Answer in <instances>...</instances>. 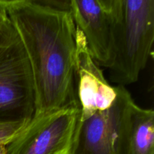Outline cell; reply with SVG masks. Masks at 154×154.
<instances>
[{
  "label": "cell",
  "mask_w": 154,
  "mask_h": 154,
  "mask_svg": "<svg viewBox=\"0 0 154 154\" xmlns=\"http://www.w3.org/2000/svg\"><path fill=\"white\" fill-rule=\"evenodd\" d=\"M26 51L32 75L34 116L79 106L76 26L68 10L35 0H2Z\"/></svg>",
  "instance_id": "6da1fadb"
},
{
  "label": "cell",
  "mask_w": 154,
  "mask_h": 154,
  "mask_svg": "<svg viewBox=\"0 0 154 154\" xmlns=\"http://www.w3.org/2000/svg\"><path fill=\"white\" fill-rule=\"evenodd\" d=\"M154 42V0H120L110 78L118 86L136 82Z\"/></svg>",
  "instance_id": "7a4b0ae2"
},
{
  "label": "cell",
  "mask_w": 154,
  "mask_h": 154,
  "mask_svg": "<svg viewBox=\"0 0 154 154\" xmlns=\"http://www.w3.org/2000/svg\"><path fill=\"white\" fill-rule=\"evenodd\" d=\"M35 110L29 62L9 20L0 29V120H31Z\"/></svg>",
  "instance_id": "3957f363"
},
{
  "label": "cell",
  "mask_w": 154,
  "mask_h": 154,
  "mask_svg": "<svg viewBox=\"0 0 154 154\" xmlns=\"http://www.w3.org/2000/svg\"><path fill=\"white\" fill-rule=\"evenodd\" d=\"M117 97L109 108L87 117L75 125L69 154H122L128 117L134 102L123 86H117Z\"/></svg>",
  "instance_id": "277c9868"
},
{
  "label": "cell",
  "mask_w": 154,
  "mask_h": 154,
  "mask_svg": "<svg viewBox=\"0 0 154 154\" xmlns=\"http://www.w3.org/2000/svg\"><path fill=\"white\" fill-rule=\"evenodd\" d=\"M64 9L82 32L87 48L99 66L110 69L114 62L120 0H70Z\"/></svg>",
  "instance_id": "5b68a950"
},
{
  "label": "cell",
  "mask_w": 154,
  "mask_h": 154,
  "mask_svg": "<svg viewBox=\"0 0 154 154\" xmlns=\"http://www.w3.org/2000/svg\"><path fill=\"white\" fill-rule=\"evenodd\" d=\"M79 109L69 106L33 116L7 144V154H69Z\"/></svg>",
  "instance_id": "8992f818"
},
{
  "label": "cell",
  "mask_w": 154,
  "mask_h": 154,
  "mask_svg": "<svg viewBox=\"0 0 154 154\" xmlns=\"http://www.w3.org/2000/svg\"><path fill=\"white\" fill-rule=\"evenodd\" d=\"M76 84L80 117L108 109L117 97V86L113 87L105 79L87 48L82 32L77 27Z\"/></svg>",
  "instance_id": "52a82bcc"
},
{
  "label": "cell",
  "mask_w": 154,
  "mask_h": 154,
  "mask_svg": "<svg viewBox=\"0 0 154 154\" xmlns=\"http://www.w3.org/2000/svg\"><path fill=\"white\" fill-rule=\"evenodd\" d=\"M122 154H154V111L134 102L129 110Z\"/></svg>",
  "instance_id": "ba28073f"
},
{
  "label": "cell",
  "mask_w": 154,
  "mask_h": 154,
  "mask_svg": "<svg viewBox=\"0 0 154 154\" xmlns=\"http://www.w3.org/2000/svg\"><path fill=\"white\" fill-rule=\"evenodd\" d=\"M30 120L3 121L0 120V144H8L26 128Z\"/></svg>",
  "instance_id": "9c48e42d"
},
{
  "label": "cell",
  "mask_w": 154,
  "mask_h": 154,
  "mask_svg": "<svg viewBox=\"0 0 154 154\" xmlns=\"http://www.w3.org/2000/svg\"><path fill=\"white\" fill-rule=\"evenodd\" d=\"M9 21L8 16L7 14V11L3 5L2 0H0V29Z\"/></svg>",
  "instance_id": "30bf717a"
},
{
  "label": "cell",
  "mask_w": 154,
  "mask_h": 154,
  "mask_svg": "<svg viewBox=\"0 0 154 154\" xmlns=\"http://www.w3.org/2000/svg\"><path fill=\"white\" fill-rule=\"evenodd\" d=\"M0 154H7V144H0Z\"/></svg>",
  "instance_id": "8fae6325"
}]
</instances>
